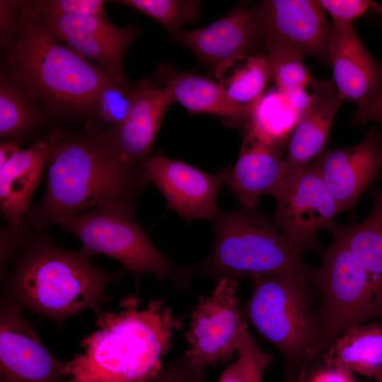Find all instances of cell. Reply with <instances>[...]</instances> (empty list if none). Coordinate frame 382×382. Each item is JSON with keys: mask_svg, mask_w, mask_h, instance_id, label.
I'll use <instances>...</instances> for the list:
<instances>
[{"mask_svg": "<svg viewBox=\"0 0 382 382\" xmlns=\"http://www.w3.org/2000/svg\"><path fill=\"white\" fill-rule=\"evenodd\" d=\"M45 230L25 222L18 228H1L3 296L61 327L67 318L109 301L106 289L121 272L96 267L83 248L57 246Z\"/></svg>", "mask_w": 382, "mask_h": 382, "instance_id": "6da1fadb", "label": "cell"}, {"mask_svg": "<svg viewBox=\"0 0 382 382\" xmlns=\"http://www.w3.org/2000/svg\"><path fill=\"white\" fill-rule=\"evenodd\" d=\"M148 182L144 170L123 162L103 129L88 127L60 132L46 165L42 200L30 208L25 224L46 229L59 218L100 208L135 207Z\"/></svg>", "mask_w": 382, "mask_h": 382, "instance_id": "7a4b0ae2", "label": "cell"}, {"mask_svg": "<svg viewBox=\"0 0 382 382\" xmlns=\"http://www.w3.org/2000/svg\"><path fill=\"white\" fill-rule=\"evenodd\" d=\"M117 311H96L95 330L81 352L64 364L66 382H150L162 369L183 318L162 299L141 307L129 296Z\"/></svg>", "mask_w": 382, "mask_h": 382, "instance_id": "3957f363", "label": "cell"}, {"mask_svg": "<svg viewBox=\"0 0 382 382\" xmlns=\"http://www.w3.org/2000/svg\"><path fill=\"white\" fill-rule=\"evenodd\" d=\"M7 50L8 71L4 74L50 116L93 120L100 94L115 81L55 40L30 13L26 1L18 33Z\"/></svg>", "mask_w": 382, "mask_h": 382, "instance_id": "277c9868", "label": "cell"}, {"mask_svg": "<svg viewBox=\"0 0 382 382\" xmlns=\"http://www.w3.org/2000/svg\"><path fill=\"white\" fill-rule=\"evenodd\" d=\"M215 238L207 257L176 271L174 281L184 286L192 274L217 281L257 274H291L308 278L311 267L289 245L273 221L256 207L219 209L213 220Z\"/></svg>", "mask_w": 382, "mask_h": 382, "instance_id": "5b68a950", "label": "cell"}, {"mask_svg": "<svg viewBox=\"0 0 382 382\" xmlns=\"http://www.w3.org/2000/svg\"><path fill=\"white\" fill-rule=\"evenodd\" d=\"M248 278L252 294L245 306L247 318L282 354L285 381L303 382L321 338L319 315L312 309L306 279L291 274Z\"/></svg>", "mask_w": 382, "mask_h": 382, "instance_id": "8992f818", "label": "cell"}, {"mask_svg": "<svg viewBox=\"0 0 382 382\" xmlns=\"http://www.w3.org/2000/svg\"><path fill=\"white\" fill-rule=\"evenodd\" d=\"M322 262L307 282L321 294L318 354L348 328L382 316V283L374 277L340 239L321 249Z\"/></svg>", "mask_w": 382, "mask_h": 382, "instance_id": "52a82bcc", "label": "cell"}, {"mask_svg": "<svg viewBox=\"0 0 382 382\" xmlns=\"http://www.w3.org/2000/svg\"><path fill=\"white\" fill-rule=\"evenodd\" d=\"M135 207L100 208L58 219L54 224L77 237L82 248L121 263L138 284L146 274L163 280L173 277L170 260L134 221Z\"/></svg>", "mask_w": 382, "mask_h": 382, "instance_id": "ba28073f", "label": "cell"}, {"mask_svg": "<svg viewBox=\"0 0 382 382\" xmlns=\"http://www.w3.org/2000/svg\"><path fill=\"white\" fill-rule=\"evenodd\" d=\"M272 196L276 200L272 221L291 248L299 255L320 251L317 234L332 226L339 211L312 163L286 174Z\"/></svg>", "mask_w": 382, "mask_h": 382, "instance_id": "9c48e42d", "label": "cell"}, {"mask_svg": "<svg viewBox=\"0 0 382 382\" xmlns=\"http://www.w3.org/2000/svg\"><path fill=\"white\" fill-rule=\"evenodd\" d=\"M236 279H221L209 295L200 296L192 309L185 333L184 354L192 362L206 367L232 359L247 324L240 308Z\"/></svg>", "mask_w": 382, "mask_h": 382, "instance_id": "30bf717a", "label": "cell"}, {"mask_svg": "<svg viewBox=\"0 0 382 382\" xmlns=\"http://www.w3.org/2000/svg\"><path fill=\"white\" fill-rule=\"evenodd\" d=\"M30 13L57 41L66 45L86 59H90L118 83L127 82L124 70L125 52L139 35L133 26L119 28L105 13L91 16H45Z\"/></svg>", "mask_w": 382, "mask_h": 382, "instance_id": "8fae6325", "label": "cell"}, {"mask_svg": "<svg viewBox=\"0 0 382 382\" xmlns=\"http://www.w3.org/2000/svg\"><path fill=\"white\" fill-rule=\"evenodd\" d=\"M64 364L46 348L23 309L2 295L0 382H66Z\"/></svg>", "mask_w": 382, "mask_h": 382, "instance_id": "7c38bea8", "label": "cell"}, {"mask_svg": "<svg viewBox=\"0 0 382 382\" xmlns=\"http://www.w3.org/2000/svg\"><path fill=\"white\" fill-rule=\"evenodd\" d=\"M230 170L209 173L162 154L150 156L144 163L146 181L160 190L168 208L187 222L214 219L219 188L226 183Z\"/></svg>", "mask_w": 382, "mask_h": 382, "instance_id": "4fadbf2b", "label": "cell"}, {"mask_svg": "<svg viewBox=\"0 0 382 382\" xmlns=\"http://www.w3.org/2000/svg\"><path fill=\"white\" fill-rule=\"evenodd\" d=\"M262 42L327 61L330 24L316 0H267L253 7Z\"/></svg>", "mask_w": 382, "mask_h": 382, "instance_id": "5bb4252c", "label": "cell"}, {"mask_svg": "<svg viewBox=\"0 0 382 382\" xmlns=\"http://www.w3.org/2000/svg\"><path fill=\"white\" fill-rule=\"evenodd\" d=\"M382 128L359 143L325 150L312 163L334 197L339 214L352 210L362 193L381 176Z\"/></svg>", "mask_w": 382, "mask_h": 382, "instance_id": "9a60e30c", "label": "cell"}, {"mask_svg": "<svg viewBox=\"0 0 382 382\" xmlns=\"http://www.w3.org/2000/svg\"><path fill=\"white\" fill-rule=\"evenodd\" d=\"M206 63L218 79L238 61L246 59L262 42L253 8L239 6L224 18L199 29L173 35Z\"/></svg>", "mask_w": 382, "mask_h": 382, "instance_id": "2e32d148", "label": "cell"}, {"mask_svg": "<svg viewBox=\"0 0 382 382\" xmlns=\"http://www.w3.org/2000/svg\"><path fill=\"white\" fill-rule=\"evenodd\" d=\"M327 62L343 102L359 108L382 88V64L366 50L352 23L330 25Z\"/></svg>", "mask_w": 382, "mask_h": 382, "instance_id": "e0dca14e", "label": "cell"}, {"mask_svg": "<svg viewBox=\"0 0 382 382\" xmlns=\"http://www.w3.org/2000/svg\"><path fill=\"white\" fill-rule=\"evenodd\" d=\"M173 102L167 88H156L148 82L139 84L124 121L103 129L108 141L123 162L144 170L163 117Z\"/></svg>", "mask_w": 382, "mask_h": 382, "instance_id": "ac0fdd59", "label": "cell"}, {"mask_svg": "<svg viewBox=\"0 0 382 382\" xmlns=\"http://www.w3.org/2000/svg\"><path fill=\"white\" fill-rule=\"evenodd\" d=\"M59 131L35 139L0 166V208L6 226L25 224L32 195L38 186Z\"/></svg>", "mask_w": 382, "mask_h": 382, "instance_id": "d6986e66", "label": "cell"}, {"mask_svg": "<svg viewBox=\"0 0 382 382\" xmlns=\"http://www.w3.org/2000/svg\"><path fill=\"white\" fill-rule=\"evenodd\" d=\"M286 174L283 151L245 135L226 184L241 206L256 207L260 198L272 195Z\"/></svg>", "mask_w": 382, "mask_h": 382, "instance_id": "ffe728a7", "label": "cell"}, {"mask_svg": "<svg viewBox=\"0 0 382 382\" xmlns=\"http://www.w3.org/2000/svg\"><path fill=\"white\" fill-rule=\"evenodd\" d=\"M342 103L332 81H317L314 99L295 127L286 146L287 174L308 165L325 150L332 125Z\"/></svg>", "mask_w": 382, "mask_h": 382, "instance_id": "44dd1931", "label": "cell"}, {"mask_svg": "<svg viewBox=\"0 0 382 382\" xmlns=\"http://www.w3.org/2000/svg\"><path fill=\"white\" fill-rule=\"evenodd\" d=\"M158 80L191 113L219 115L232 122L248 120L253 107L238 105L227 96L221 83L190 72H181L166 64L157 70Z\"/></svg>", "mask_w": 382, "mask_h": 382, "instance_id": "7402d4cb", "label": "cell"}, {"mask_svg": "<svg viewBox=\"0 0 382 382\" xmlns=\"http://www.w3.org/2000/svg\"><path fill=\"white\" fill-rule=\"evenodd\" d=\"M323 359L326 368L382 382V323L370 322L348 328L331 342Z\"/></svg>", "mask_w": 382, "mask_h": 382, "instance_id": "603a6c76", "label": "cell"}, {"mask_svg": "<svg viewBox=\"0 0 382 382\" xmlns=\"http://www.w3.org/2000/svg\"><path fill=\"white\" fill-rule=\"evenodd\" d=\"M371 197L372 209L364 220L350 226L334 224L329 231L382 283V184L372 191Z\"/></svg>", "mask_w": 382, "mask_h": 382, "instance_id": "cb8c5ba5", "label": "cell"}, {"mask_svg": "<svg viewBox=\"0 0 382 382\" xmlns=\"http://www.w3.org/2000/svg\"><path fill=\"white\" fill-rule=\"evenodd\" d=\"M301 117L283 93L272 90L253 105L245 135L284 151Z\"/></svg>", "mask_w": 382, "mask_h": 382, "instance_id": "d4e9b609", "label": "cell"}, {"mask_svg": "<svg viewBox=\"0 0 382 382\" xmlns=\"http://www.w3.org/2000/svg\"><path fill=\"white\" fill-rule=\"evenodd\" d=\"M0 83V136L1 140L23 141L49 121L37 104L4 73Z\"/></svg>", "mask_w": 382, "mask_h": 382, "instance_id": "484cf974", "label": "cell"}, {"mask_svg": "<svg viewBox=\"0 0 382 382\" xmlns=\"http://www.w3.org/2000/svg\"><path fill=\"white\" fill-rule=\"evenodd\" d=\"M272 71L266 54H250L243 66L220 83L233 103L253 107L264 95Z\"/></svg>", "mask_w": 382, "mask_h": 382, "instance_id": "4316f807", "label": "cell"}, {"mask_svg": "<svg viewBox=\"0 0 382 382\" xmlns=\"http://www.w3.org/2000/svg\"><path fill=\"white\" fill-rule=\"evenodd\" d=\"M277 89L286 96L299 89L316 87V81L305 64L303 55L289 47L268 45L265 46Z\"/></svg>", "mask_w": 382, "mask_h": 382, "instance_id": "83f0119b", "label": "cell"}, {"mask_svg": "<svg viewBox=\"0 0 382 382\" xmlns=\"http://www.w3.org/2000/svg\"><path fill=\"white\" fill-rule=\"evenodd\" d=\"M121 4L139 11L158 21L172 35L188 22H195L199 15V1L192 0H120Z\"/></svg>", "mask_w": 382, "mask_h": 382, "instance_id": "f1b7e54d", "label": "cell"}, {"mask_svg": "<svg viewBox=\"0 0 382 382\" xmlns=\"http://www.w3.org/2000/svg\"><path fill=\"white\" fill-rule=\"evenodd\" d=\"M138 86L128 82L115 81L108 85L98 98L94 119L110 125V127L123 122L129 112Z\"/></svg>", "mask_w": 382, "mask_h": 382, "instance_id": "f546056e", "label": "cell"}, {"mask_svg": "<svg viewBox=\"0 0 382 382\" xmlns=\"http://www.w3.org/2000/svg\"><path fill=\"white\" fill-rule=\"evenodd\" d=\"M237 355L242 362L246 382H262L265 371L271 364L272 357L260 347L248 324L239 336Z\"/></svg>", "mask_w": 382, "mask_h": 382, "instance_id": "4dcf8cb0", "label": "cell"}, {"mask_svg": "<svg viewBox=\"0 0 382 382\" xmlns=\"http://www.w3.org/2000/svg\"><path fill=\"white\" fill-rule=\"evenodd\" d=\"M103 0L28 1L32 12L45 16H91L105 13Z\"/></svg>", "mask_w": 382, "mask_h": 382, "instance_id": "1f68e13d", "label": "cell"}, {"mask_svg": "<svg viewBox=\"0 0 382 382\" xmlns=\"http://www.w3.org/2000/svg\"><path fill=\"white\" fill-rule=\"evenodd\" d=\"M150 382H209L205 368L194 364L184 354L165 366Z\"/></svg>", "mask_w": 382, "mask_h": 382, "instance_id": "d6a6232c", "label": "cell"}, {"mask_svg": "<svg viewBox=\"0 0 382 382\" xmlns=\"http://www.w3.org/2000/svg\"><path fill=\"white\" fill-rule=\"evenodd\" d=\"M321 6L332 18V22L352 23L372 8L375 1L370 0H319Z\"/></svg>", "mask_w": 382, "mask_h": 382, "instance_id": "836d02e7", "label": "cell"}, {"mask_svg": "<svg viewBox=\"0 0 382 382\" xmlns=\"http://www.w3.org/2000/svg\"><path fill=\"white\" fill-rule=\"evenodd\" d=\"M24 1H0L1 47L7 49L19 29Z\"/></svg>", "mask_w": 382, "mask_h": 382, "instance_id": "e575fe53", "label": "cell"}, {"mask_svg": "<svg viewBox=\"0 0 382 382\" xmlns=\"http://www.w3.org/2000/svg\"><path fill=\"white\" fill-rule=\"evenodd\" d=\"M355 124L382 122V88L363 105L353 117Z\"/></svg>", "mask_w": 382, "mask_h": 382, "instance_id": "d590c367", "label": "cell"}, {"mask_svg": "<svg viewBox=\"0 0 382 382\" xmlns=\"http://www.w3.org/2000/svg\"><path fill=\"white\" fill-rule=\"evenodd\" d=\"M309 382H354L350 374L325 368L317 372Z\"/></svg>", "mask_w": 382, "mask_h": 382, "instance_id": "8d00e7d4", "label": "cell"}, {"mask_svg": "<svg viewBox=\"0 0 382 382\" xmlns=\"http://www.w3.org/2000/svg\"><path fill=\"white\" fill-rule=\"evenodd\" d=\"M218 382H246L243 364L238 357L224 371Z\"/></svg>", "mask_w": 382, "mask_h": 382, "instance_id": "74e56055", "label": "cell"}, {"mask_svg": "<svg viewBox=\"0 0 382 382\" xmlns=\"http://www.w3.org/2000/svg\"><path fill=\"white\" fill-rule=\"evenodd\" d=\"M23 141L16 139H3L0 144V166L22 149Z\"/></svg>", "mask_w": 382, "mask_h": 382, "instance_id": "f35d334b", "label": "cell"}, {"mask_svg": "<svg viewBox=\"0 0 382 382\" xmlns=\"http://www.w3.org/2000/svg\"><path fill=\"white\" fill-rule=\"evenodd\" d=\"M372 8L382 18V2L378 3L376 2L374 3Z\"/></svg>", "mask_w": 382, "mask_h": 382, "instance_id": "ab89813d", "label": "cell"}, {"mask_svg": "<svg viewBox=\"0 0 382 382\" xmlns=\"http://www.w3.org/2000/svg\"><path fill=\"white\" fill-rule=\"evenodd\" d=\"M284 382H291V381H285V380H284Z\"/></svg>", "mask_w": 382, "mask_h": 382, "instance_id": "60d3db41", "label": "cell"}]
</instances>
